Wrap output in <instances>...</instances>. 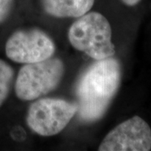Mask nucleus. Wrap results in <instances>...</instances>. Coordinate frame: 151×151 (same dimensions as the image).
<instances>
[{"instance_id":"obj_1","label":"nucleus","mask_w":151,"mask_h":151,"mask_svg":"<svg viewBox=\"0 0 151 151\" xmlns=\"http://www.w3.org/2000/svg\"><path fill=\"white\" fill-rule=\"evenodd\" d=\"M122 70L118 60H96L81 74L76 86L78 117L92 123L101 119L119 90Z\"/></svg>"},{"instance_id":"obj_2","label":"nucleus","mask_w":151,"mask_h":151,"mask_svg":"<svg viewBox=\"0 0 151 151\" xmlns=\"http://www.w3.org/2000/svg\"><path fill=\"white\" fill-rule=\"evenodd\" d=\"M68 40L76 50L95 60L113 57L115 54L110 24L97 12H87L79 17L70 25Z\"/></svg>"},{"instance_id":"obj_3","label":"nucleus","mask_w":151,"mask_h":151,"mask_svg":"<svg viewBox=\"0 0 151 151\" xmlns=\"http://www.w3.org/2000/svg\"><path fill=\"white\" fill-rule=\"evenodd\" d=\"M64 75V64L59 58L24 64L15 81V93L19 99L32 101L55 90Z\"/></svg>"},{"instance_id":"obj_4","label":"nucleus","mask_w":151,"mask_h":151,"mask_svg":"<svg viewBox=\"0 0 151 151\" xmlns=\"http://www.w3.org/2000/svg\"><path fill=\"white\" fill-rule=\"evenodd\" d=\"M77 112L76 103L65 99H38L28 110L26 122L30 129L40 136H54L65 129Z\"/></svg>"},{"instance_id":"obj_5","label":"nucleus","mask_w":151,"mask_h":151,"mask_svg":"<svg viewBox=\"0 0 151 151\" xmlns=\"http://www.w3.org/2000/svg\"><path fill=\"white\" fill-rule=\"evenodd\" d=\"M55 51V45L51 38L38 29L17 30L11 35L5 45L8 58L22 64L49 59Z\"/></svg>"},{"instance_id":"obj_6","label":"nucleus","mask_w":151,"mask_h":151,"mask_svg":"<svg viewBox=\"0 0 151 151\" xmlns=\"http://www.w3.org/2000/svg\"><path fill=\"white\" fill-rule=\"evenodd\" d=\"M151 129L139 116H134L112 129L99 145V151H149Z\"/></svg>"},{"instance_id":"obj_7","label":"nucleus","mask_w":151,"mask_h":151,"mask_svg":"<svg viewBox=\"0 0 151 151\" xmlns=\"http://www.w3.org/2000/svg\"><path fill=\"white\" fill-rule=\"evenodd\" d=\"M95 0H41L44 10L56 18H79L89 12Z\"/></svg>"},{"instance_id":"obj_8","label":"nucleus","mask_w":151,"mask_h":151,"mask_svg":"<svg viewBox=\"0 0 151 151\" xmlns=\"http://www.w3.org/2000/svg\"><path fill=\"white\" fill-rule=\"evenodd\" d=\"M14 76V71L11 65L0 59V107L9 95Z\"/></svg>"},{"instance_id":"obj_9","label":"nucleus","mask_w":151,"mask_h":151,"mask_svg":"<svg viewBox=\"0 0 151 151\" xmlns=\"http://www.w3.org/2000/svg\"><path fill=\"white\" fill-rule=\"evenodd\" d=\"M14 0H0V24L9 16Z\"/></svg>"},{"instance_id":"obj_10","label":"nucleus","mask_w":151,"mask_h":151,"mask_svg":"<svg viewBox=\"0 0 151 151\" xmlns=\"http://www.w3.org/2000/svg\"><path fill=\"white\" fill-rule=\"evenodd\" d=\"M140 0H122V2L124 4L128 6H134L136 5Z\"/></svg>"}]
</instances>
